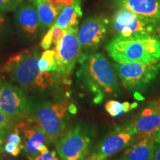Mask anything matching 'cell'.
<instances>
[{
    "label": "cell",
    "mask_w": 160,
    "mask_h": 160,
    "mask_svg": "<svg viewBox=\"0 0 160 160\" xmlns=\"http://www.w3.org/2000/svg\"><path fill=\"white\" fill-rule=\"evenodd\" d=\"M78 63L77 77L82 87L93 94V102H102L105 97L119 91L117 76L103 53L82 54Z\"/></svg>",
    "instance_id": "6da1fadb"
},
{
    "label": "cell",
    "mask_w": 160,
    "mask_h": 160,
    "mask_svg": "<svg viewBox=\"0 0 160 160\" xmlns=\"http://www.w3.org/2000/svg\"><path fill=\"white\" fill-rule=\"evenodd\" d=\"M106 51L116 62L151 63L160 61V39L153 34L117 36L108 43Z\"/></svg>",
    "instance_id": "7a4b0ae2"
},
{
    "label": "cell",
    "mask_w": 160,
    "mask_h": 160,
    "mask_svg": "<svg viewBox=\"0 0 160 160\" xmlns=\"http://www.w3.org/2000/svg\"><path fill=\"white\" fill-rule=\"evenodd\" d=\"M77 108L68 105L67 99L59 102H45L33 105L29 117L26 119L31 125L43 132L48 142L56 143L63 134L70 119Z\"/></svg>",
    "instance_id": "3957f363"
},
{
    "label": "cell",
    "mask_w": 160,
    "mask_h": 160,
    "mask_svg": "<svg viewBox=\"0 0 160 160\" xmlns=\"http://www.w3.org/2000/svg\"><path fill=\"white\" fill-rule=\"evenodd\" d=\"M39 49L36 47L18 52L9 57L2 72L22 89L29 91L36 87L35 80L39 73Z\"/></svg>",
    "instance_id": "277c9868"
},
{
    "label": "cell",
    "mask_w": 160,
    "mask_h": 160,
    "mask_svg": "<svg viewBox=\"0 0 160 160\" xmlns=\"http://www.w3.org/2000/svg\"><path fill=\"white\" fill-rule=\"evenodd\" d=\"M94 131L91 127L79 123L63 133L56 142L61 160H83L87 158L93 142Z\"/></svg>",
    "instance_id": "5b68a950"
},
{
    "label": "cell",
    "mask_w": 160,
    "mask_h": 160,
    "mask_svg": "<svg viewBox=\"0 0 160 160\" xmlns=\"http://www.w3.org/2000/svg\"><path fill=\"white\" fill-rule=\"evenodd\" d=\"M120 80L131 91H142L160 77V61L151 63L116 62Z\"/></svg>",
    "instance_id": "8992f818"
},
{
    "label": "cell",
    "mask_w": 160,
    "mask_h": 160,
    "mask_svg": "<svg viewBox=\"0 0 160 160\" xmlns=\"http://www.w3.org/2000/svg\"><path fill=\"white\" fill-rule=\"evenodd\" d=\"M77 31V26L66 29L65 34L53 49L57 62V69L54 71L56 79L68 77L82 55Z\"/></svg>",
    "instance_id": "52a82bcc"
},
{
    "label": "cell",
    "mask_w": 160,
    "mask_h": 160,
    "mask_svg": "<svg viewBox=\"0 0 160 160\" xmlns=\"http://www.w3.org/2000/svg\"><path fill=\"white\" fill-rule=\"evenodd\" d=\"M137 137V133L131 122L115 126L97 144L91 156L99 160H106L128 148L138 139Z\"/></svg>",
    "instance_id": "ba28073f"
},
{
    "label": "cell",
    "mask_w": 160,
    "mask_h": 160,
    "mask_svg": "<svg viewBox=\"0 0 160 160\" xmlns=\"http://www.w3.org/2000/svg\"><path fill=\"white\" fill-rule=\"evenodd\" d=\"M32 106L21 88L0 82V110L15 125L29 117Z\"/></svg>",
    "instance_id": "9c48e42d"
},
{
    "label": "cell",
    "mask_w": 160,
    "mask_h": 160,
    "mask_svg": "<svg viewBox=\"0 0 160 160\" xmlns=\"http://www.w3.org/2000/svg\"><path fill=\"white\" fill-rule=\"evenodd\" d=\"M159 21L137 15L119 8L112 17V28L117 36L131 37L152 34L159 26Z\"/></svg>",
    "instance_id": "30bf717a"
},
{
    "label": "cell",
    "mask_w": 160,
    "mask_h": 160,
    "mask_svg": "<svg viewBox=\"0 0 160 160\" xmlns=\"http://www.w3.org/2000/svg\"><path fill=\"white\" fill-rule=\"evenodd\" d=\"M108 22L100 17H90L78 28L77 37L81 50L92 53L99 48L107 34Z\"/></svg>",
    "instance_id": "8fae6325"
},
{
    "label": "cell",
    "mask_w": 160,
    "mask_h": 160,
    "mask_svg": "<svg viewBox=\"0 0 160 160\" xmlns=\"http://www.w3.org/2000/svg\"><path fill=\"white\" fill-rule=\"evenodd\" d=\"M138 139L154 134L160 128V99L149 102L131 122Z\"/></svg>",
    "instance_id": "7c38bea8"
},
{
    "label": "cell",
    "mask_w": 160,
    "mask_h": 160,
    "mask_svg": "<svg viewBox=\"0 0 160 160\" xmlns=\"http://www.w3.org/2000/svg\"><path fill=\"white\" fill-rule=\"evenodd\" d=\"M15 22L19 31L28 38H37L42 33L41 23L36 6L28 2L22 3L15 12Z\"/></svg>",
    "instance_id": "4fadbf2b"
},
{
    "label": "cell",
    "mask_w": 160,
    "mask_h": 160,
    "mask_svg": "<svg viewBox=\"0 0 160 160\" xmlns=\"http://www.w3.org/2000/svg\"><path fill=\"white\" fill-rule=\"evenodd\" d=\"M119 8L160 22V0H114Z\"/></svg>",
    "instance_id": "5bb4252c"
},
{
    "label": "cell",
    "mask_w": 160,
    "mask_h": 160,
    "mask_svg": "<svg viewBox=\"0 0 160 160\" xmlns=\"http://www.w3.org/2000/svg\"><path fill=\"white\" fill-rule=\"evenodd\" d=\"M155 145L154 134L146 136L127 148L122 158L125 160H152Z\"/></svg>",
    "instance_id": "9a60e30c"
},
{
    "label": "cell",
    "mask_w": 160,
    "mask_h": 160,
    "mask_svg": "<svg viewBox=\"0 0 160 160\" xmlns=\"http://www.w3.org/2000/svg\"><path fill=\"white\" fill-rule=\"evenodd\" d=\"M82 17L81 2L79 0H74L71 5L62 10L56 19V25L64 30L77 26L80 18Z\"/></svg>",
    "instance_id": "2e32d148"
},
{
    "label": "cell",
    "mask_w": 160,
    "mask_h": 160,
    "mask_svg": "<svg viewBox=\"0 0 160 160\" xmlns=\"http://www.w3.org/2000/svg\"><path fill=\"white\" fill-rule=\"evenodd\" d=\"M42 32L51 27L55 23L56 19L61 11L51 5L49 0H42L36 5Z\"/></svg>",
    "instance_id": "e0dca14e"
},
{
    "label": "cell",
    "mask_w": 160,
    "mask_h": 160,
    "mask_svg": "<svg viewBox=\"0 0 160 160\" xmlns=\"http://www.w3.org/2000/svg\"><path fill=\"white\" fill-rule=\"evenodd\" d=\"M66 30H64L59 26L53 24L51 26L48 31L42 39L40 46L44 50L50 49L53 45L56 46L60 41L63 35L65 34Z\"/></svg>",
    "instance_id": "ac0fdd59"
},
{
    "label": "cell",
    "mask_w": 160,
    "mask_h": 160,
    "mask_svg": "<svg viewBox=\"0 0 160 160\" xmlns=\"http://www.w3.org/2000/svg\"><path fill=\"white\" fill-rule=\"evenodd\" d=\"M137 107V103H130L129 102H120L119 101L110 99L106 102L105 109L106 112L112 117H116L121 115L123 113H128L131 110Z\"/></svg>",
    "instance_id": "d6986e66"
},
{
    "label": "cell",
    "mask_w": 160,
    "mask_h": 160,
    "mask_svg": "<svg viewBox=\"0 0 160 160\" xmlns=\"http://www.w3.org/2000/svg\"><path fill=\"white\" fill-rule=\"evenodd\" d=\"M38 68L39 72L55 71L57 69V62L55 59L54 50H45L42 53L38 61Z\"/></svg>",
    "instance_id": "ffe728a7"
},
{
    "label": "cell",
    "mask_w": 160,
    "mask_h": 160,
    "mask_svg": "<svg viewBox=\"0 0 160 160\" xmlns=\"http://www.w3.org/2000/svg\"><path fill=\"white\" fill-rule=\"evenodd\" d=\"M56 80L54 71L39 72L35 80L36 87L41 89H46L52 86Z\"/></svg>",
    "instance_id": "44dd1931"
},
{
    "label": "cell",
    "mask_w": 160,
    "mask_h": 160,
    "mask_svg": "<svg viewBox=\"0 0 160 160\" xmlns=\"http://www.w3.org/2000/svg\"><path fill=\"white\" fill-rule=\"evenodd\" d=\"M24 0H0V11L9 12L14 11Z\"/></svg>",
    "instance_id": "7402d4cb"
},
{
    "label": "cell",
    "mask_w": 160,
    "mask_h": 160,
    "mask_svg": "<svg viewBox=\"0 0 160 160\" xmlns=\"http://www.w3.org/2000/svg\"><path fill=\"white\" fill-rule=\"evenodd\" d=\"M4 151L8 154L13 156V157H17L20 154L22 151L23 150L22 143L20 145H16V144L11 142H6L5 145H4Z\"/></svg>",
    "instance_id": "603a6c76"
},
{
    "label": "cell",
    "mask_w": 160,
    "mask_h": 160,
    "mask_svg": "<svg viewBox=\"0 0 160 160\" xmlns=\"http://www.w3.org/2000/svg\"><path fill=\"white\" fill-rule=\"evenodd\" d=\"M14 128L15 123L0 110V128L13 130Z\"/></svg>",
    "instance_id": "cb8c5ba5"
},
{
    "label": "cell",
    "mask_w": 160,
    "mask_h": 160,
    "mask_svg": "<svg viewBox=\"0 0 160 160\" xmlns=\"http://www.w3.org/2000/svg\"><path fill=\"white\" fill-rule=\"evenodd\" d=\"M6 142H7L16 144V145H20V144H22V137L19 134V129L17 128H14V129L13 130V132L9 133L7 139H6Z\"/></svg>",
    "instance_id": "d4e9b609"
},
{
    "label": "cell",
    "mask_w": 160,
    "mask_h": 160,
    "mask_svg": "<svg viewBox=\"0 0 160 160\" xmlns=\"http://www.w3.org/2000/svg\"><path fill=\"white\" fill-rule=\"evenodd\" d=\"M51 5L60 11L66 6H68L73 2L74 0H49Z\"/></svg>",
    "instance_id": "484cf974"
},
{
    "label": "cell",
    "mask_w": 160,
    "mask_h": 160,
    "mask_svg": "<svg viewBox=\"0 0 160 160\" xmlns=\"http://www.w3.org/2000/svg\"><path fill=\"white\" fill-rule=\"evenodd\" d=\"M55 157H57L56 151H48L45 153L38 155L36 157L28 158V160H53Z\"/></svg>",
    "instance_id": "4316f807"
},
{
    "label": "cell",
    "mask_w": 160,
    "mask_h": 160,
    "mask_svg": "<svg viewBox=\"0 0 160 160\" xmlns=\"http://www.w3.org/2000/svg\"><path fill=\"white\" fill-rule=\"evenodd\" d=\"M8 27V22L6 17L3 14L2 11H0V39L5 33V31Z\"/></svg>",
    "instance_id": "83f0119b"
},
{
    "label": "cell",
    "mask_w": 160,
    "mask_h": 160,
    "mask_svg": "<svg viewBox=\"0 0 160 160\" xmlns=\"http://www.w3.org/2000/svg\"><path fill=\"white\" fill-rule=\"evenodd\" d=\"M11 131L12 130L0 128V150H4L3 145L5 144L8 136L9 135L10 132H11Z\"/></svg>",
    "instance_id": "f1b7e54d"
},
{
    "label": "cell",
    "mask_w": 160,
    "mask_h": 160,
    "mask_svg": "<svg viewBox=\"0 0 160 160\" xmlns=\"http://www.w3.org/2000/svg\"><path fill=\"white\" fill-rule=\"evenodd\" d=\"M152 160H160V144L156 143L154 154Z\"/></svg>",
    "instance_id": "f546056e"
},
{
    "label": "cell",
    "mask_w": 160,
    "mask_h": 160,
    "mask_svg": "<svg viewBox=\"0 0 160 160\" xmlns=\"http://www.w3.org/2000/svg\"><path fill=\"white\" fill-rule=\"evenodd\" d=\"M154 140L155 142L157 144H160V128L155 132L154 133Z\"/></svg>",
    "instance_id": "4dcf8cb0"
},
{
    "label": "cell",
    "mask_w": 160,
    "mask_h": 160,
    "mask_svg": "<svg viewBox=\"0 0 160 160\" xmlns=\"http://www.w3.org/2000/svg\"><path fill=\"white\" fill-rule=\"evenodd\" d=\"M28 1L31 2V4H33V5H37L39 2H41L42 0H28Z\"/></svg>",
    "instance_id": "1f68e13d"
},
{
    "label": "cell",
    "mask_w": 160,
    "mask_h": 160,
    "mask_svg": "<svg viewBox=\"0 0 160 160\" xmlns=\"http://www.w3.org/2000/svg\"><path fill=\"white\" fill-rule=\"evenodd\" d=\"M83 160H99V159H98L97 158H96V157H92V156H90L89 157L85 158V159H83Z\"/></svg>",
    "instance_id": "d6a6232c"
},
{
    "label": "cell",
    "mask_w": 160,
    "mask_h": 160,
    "mask_svg": "<svg viewBox=\"0 0 160 160\" xmlns=\"http://www.w3.org/2000/svg\"><path fill=\"white\" fill-rule=\"evenodd\" d=\"M156 31H157V37H159V39H160V25L158 26V28H157V30H156Z\"/></svg>",
    "instance_id": "836d02e7"
},
{
    "label": "cell",
    "mask_w": 160,
    "mask_h": 160,
    "mask_svg": "<svg viewBox=\"0 0 160 160\" xmlns=\"http://www.w3.org/2000/svg\"><path fill=\"white\" fill-rule=\"evenodd\" d=\"M4 150H0V160H2L3 157V153H4Z\"/></svg>",
    "instance_id": "e575fe53"
},
{
    "label": "cell",
    "mask_w": 160,
    "mask_h": 160,
    "mask_svg": "<svg viewBox=\"0 0 160 160\" xmlns=\"http://www.w3.org/2000/svg\"><path fill=\"white\" fill-rule=\"evenodd\" d=\"M106 160H107V159H106ZM113 160H125V159H122V158H119V159H113Z\"/></svg>",
    "instance_id": "d590c367"
},
{
    "label": "cell",
    "mask_w": 160,
    "mask_h": 160,
    "mask_svg": "<svg viewBox=\"0 0 160 160\" xmlns=\"http://www.w3.org/2000/svg\"><path fill=\"white\" fill-rule=\"evenodd\" d=\"M53 160H59V159H58V158H57V157H55V158H54V159H53Z\"/></svg>",
    "instance_id": "8d00e7d4"
}]
</instances>
